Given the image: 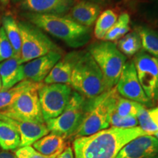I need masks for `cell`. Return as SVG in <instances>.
Masks as SVG:
<instances>
[{
    "instance_id": "cell-4",
    "label": "cell",
    "mask_w": 158,
    "mask_h": 158,
    "mask_svg": "<svg viewBox=\"0 0 158 158\" xmlns=\"http://www.w3.org/2000/svg\"><path fill=\"white\" fill-rule=\"evenodd\" d=\"M72 89L86 99H92L108 91L104 76L87 51H81L73 70Z\"/></svg>"
},
{
    "instance_id": "cell-5",
    "label": "cell",
    "mask_w": 158,
    "mask_h": 158,
    "mask_svg": "<svg viewBox=\"0 0 158 158\" xmlns=\"http://www.w3.org/2000/svg\"><path fill=\"white\" fill-rule=\"evenodd\" d=\"M87 51L100 68L108 90L115 87L127 62L115 43L99 40L89 45Z\"/></svg>"
},
{
    "instance_id": "cell-25",
    "label": "cell",
    "mask_w": 158,
    "mask_h": 158,
    "mask_svg": "<svg viewBox=\"0 0 158 158\" xmlns=\"http://www.w3.org/2000/svg\"><path fill=\"white\" fill-rule=\"evenodd\" d=\"M115 43L118 50L125 56H135L142 49L141 38L135 30L128 32Z\"/></svg>"
},
{
    "instance_id": "cell-6",
    "label": "cell",
    "mask_w": 158,
    "mask_h": 158,
    "mask_svg": "<svg viewBox=\"0 0 158 158\" xmlns=\"http://www.w3.org/2000/svg\"><path fill=\"white\" fill-rule=\"evenodd\" d=\"M18 24L21 37L20 58L23 64L52 51L62 52V49L35 25L26 20L18 21Z\"/></svg>"
},
{
    "instance_id": "cell-10",
    "label": "cell",
    "mask_w": 158,
    "mask_h": 158,
    "mask_svg": "<svg viewBox=\"0 0 158 158\" xmlns=\"http://www.w3.org/2000/svg\"><path fill=\"white\" fill-rule=\"evenodd\" d=\"M133 61L144 92L155 104L158 100V58L141 50L134 56Z\"/></svg>"
},
{
    "instance_id": "cell-38",
    "label": "cell",
    "mask_w": 158,
    "mask_h": 158,
    "mask_svg": "<svg viewBox=\"0 0 158 158\" xmlns=\"http://www.w3.org/2000/svg\"><path fill=\"white\" fill-rule=\"evenodd\" d=\"M21 0H10V2H12L13 4H19Z\"/></svg>"
},
{
    "instance_id": "cell-21",
    "label": "cell",
    "mask_w": 158,
    "mask_h": 158,
    "mask_svg": "<svg viewBox=\"0 0 158 158\" xmlns=\"http://www.w3.org/2000/svg\"><path fill=\"white\" fill-rule=\"evenodd\" d=\"M134 30L139 35L143 51L158 58V31L144 25L135 26Z\"/></svg>"
},
{
    "instance_id": "cell-19",
    "label": "cell",
    "mask_w": 158,
    "mask_h": 158,
    "mask_svg": "<svg viewBox=\"0 0 158 158\" xmlns=\"http://www.w3.org/2000/svg\"><path fill=\"white\" fill-rule=\"evenodd\" d=\"M33 148L45 156L59 155L65 149L64 139L60 135L51 133L32 144Z\"/></svg>"
},
{
    "instance_id": "cell-2",
    "label": "cell",
    "mask_w": 158,
    "mask_h": 158,
    "mask_svg": "<svg viewBox=\"0 0 158 158\" xmlns=\"http://www.w3.org/2000/svg\"><path fill=\"white\" fill-rule=\"evenodd\" d=\"M21 15L26 21L73 48H81L88 44L92 37V28L79 24L67 15H45L27 12H23Z\"/></svg>"
},
{
    "instance_id": "cell-33",
    "label": "cell",
    "mask_w": 158,
    "mask_h": 158,
    "mask_svg": "<svg viewBox=\"0 0 158 158\" xmlns=\"http://www.w3.org/2000/svg\"><path fill=\"white\" fill-rule=\"evenodd\" d=\"M56 158H75L73 150L72 147H68L63 150Z\"/></svg>"
},
{
    "instance_id": "cell-9",
    "label": "cell",
    "mask_w": 158,
    "mask_h": 158,
    "mask_svg": "<svg viewBox=\"0 0 158 158\" xmlns=\"http://www.w3.org/2000/svg\"><path fill=\"white\" fill-rule=\"evenodd\" d=\"M73 89L68 84L41 85L38 89V96L45 122L62 113L70 101Z\"/></svg>"
},
{
    "instance_id": "cell-39",
    "label": "cell",
    "mask_w": 158,
    "mask_h": 158,
    "mask_svg": "<svg viewBox=\"0 0 158 158\" xmlns=\"http://www.w3.org/2000/svg\"><path fill=\"white\" fill-rule=\"evenodd\" d=\"M2 83L1 76H0V92H1V91H2Z\"/></svg>"
},
{
    "instance_id": "cell-1",
    "label": "cell",
    "mask_w": 158,
    "mask_h": 158,
    "mask_svg": "<svg viewBox=\"0 0 158 158\" xmlns=\"http://www.w3.org/2000/svg\"><path fill=\"white\" fill-rule=\"evenodd\" d=\"M147 135L140 127L129 129L110 127L73 140L75 158H116L126 144Z\"/></svg>"
},
{
    "instance_id": "cell-27",
    "label": "cell",
    "mask_w": 158,
    "mask_h": 158,
    "mask_svg": "<svg viewBox=\"0 0 158 158\" xmlns=\"http://www.w3.org/2000/svg\"><path fill=\"white\" fill-rule=\"evenodd\" d=\"M143 105L128 99L119 97L116 103L115 111L118 115L122 117L127 116H136L138 110Z\"/></svg>"
},
{
    "instance_id": "cell-24",
    "label": "cell",
    "mask_w": 158,
    "mask_h": 158,
    "mask_svg": "<svg viewBox=\"0 0 158 158\" xmlns=\"http://www.w3.org/2000/svg\"><path fill=\"white\" fill-rule=\"evenodd\" d=\"M35 84L29 80H23L9 89L0 92V111L6 109L19 98V97Z\"/></svg>"
},
{
    "instance_id": "cell-16",
    "label": "cell",
    "mask_w": 158,
    "mask_h": 158,
    "mask_svg": "<svg viewBox=\"0 0 158 158\" xmlns=\"http://www.w3.org/2000/svg\"><path fill=\"white\" fill-rule=\"evenodd\" d=\"M81 54V51H74L62 56L45 78L44 84H63L70 86L73 70Z\"/></svg>"
},
{
    "instance_id": "cell-36",
    "label": "cell",
    "mask_w": 158,
    "mask_h": 158,
    "mask_svg": "<svg viewBox=\"0 0 158 158\" xmlns=\"http://www.w3.org/2000/svg\"><path fill=\"white\" fill-rule=\"evenodd\" d=\"M0 158H17L15 154L8 151L0 152Z\"/></svg>"
},
{
    "instance_id": "cell-17",
    "label": "cell",
    "mask_w": 158,
    "mask_h": 158,
    "mask_svg": "<svg viewBox=\"0 0 158 158\" xmlns=\"http://www.w3.org/2000/svg\"><path fill=\"white\" fill-rule=\"evenodd\" d=\"M102 6L86 1L76 0L67 16L79 24L92 28L102 13Z\"/></svg>"
},
{
    "instance_id": "cell-22",
    "label": "cell",
    "mask_w": 158,
    "mask_h": 158,
    "mask_svg": "<svg viewBox=\"0 0 158 158\" xmlns=\"http://www.w3.org/2000/svg\"><path fill=\"white\" fill-rule=\"evenodd\" d=\"M21 138L14 127L0 120V147L4 151L15 150L20 147Z\"/></svg>"
},
{
    "instance_id": "cell-40",
    "label": "cell",
    "mask_w": 158,
    "mask_h": 158,
    "mask_svg": "<svg viewBox=\"0 0 158 158\" xmlns=\"http://www.w3.org/2000/svg\"><path fill=\"white\" fill-rule=\"evenodd\" d=\"M122 1H123L124 2H125V3H129V2H131L133 0H122Z\"/></svg>"
},
{
    "instance_id": "cell-29",
    "label": "cell",
    "mask_w": 158,
    "mask_h": 158,
    "mask_svg": "<svg viewBox=\"0 0 158 158\" xmlns=\"http://www.w3.org/2000/svg\"><path fill=\"white\" fill-rule=\"evenodd\" d=\"M110 126L121 129H129L138 127V122L136 116H127L122 117L114 111L110 117Z\"/></svg>"
},
{
    "instance_id": "cell-30",
    "label": "cell",
    "mask_w": 158,
    "mask_h": 158,
    "mask_svg": "<svg viewBox=\"0 0 158 158\" xmlns=\"http://www.w3.org/2000/svg\"><path fill=\"white\" fill-rule=\"evenodd\" d=\"M15 56L14 49L7 38L3 27H0V62Z\"/></svg>"
},
{
    "instance_id": "cell-12",
    "label": "cell",
    "mask_w": 158,
    "mask_h": 158,
    "mask_svg": "<svg viewBox=\"0 0 158 158\" xmlns=\"http://www.w3.org/2000/svg\"><path fill=\"white\" fill-rule=\"evenodd\" d=\"M62 57V52L52 51L23 64V74L26 80L43 83L54 65Z\"/></svg>"
},
{
    "instance_id": "cell-41",
    "label": "cell",
    "mask_w": 158,
    "mask_h": 158,
    "mask_svg": "<svg viewBox=\"0 0 158 158\" xmlns=\"http://www.w3.org/2000/svg\"><path fill=\"white\" fill-rule=\"evenodd\" d=\"M154 136H155V137H156L158 139V131L156 132V133L154 134Z\"/></svg>"
},
{
    "instance_id": "cell-26",
    "label": "cell",
    "mask_w": 158,
    "mask_h": 158,
    "mask_svg": "<svg viewBox=\"0 0 158 158\" xmlns=\"http://www.w3.org/2000/svg\"><path fill=\"white\" fill-rule=\"evenodd\" d=\"M130 18L127 12H123L118 16L116 22L105 36L103 40L116 43L130 31Z\"/></svg>"
},
{
    "instance_id": "cell-20",
    "label": "cell",
    "mask_w": 158,
    "mask_h": 158,
    "mask_svg": "<svg viewBox=\"0 0 158 158\" xmlns=\"http://www.w3.org/2000/svg\"><path fill=\"white\" fill-rule=\"evenodd\" d=\"M1 23L14 49L15 56L21 57V37L18 21L11 13H5L1 18Z\"/></svg>"
},
{
    "instance_id": "cell-7",
    "label": "cell",
    "mask_w": 158,
    "mask_h": 158,
    "mask_svg": "<svg viewBox=\"0 0 158 158\" xmlns=\"http://www.w3.org/2000/svg\"><path fill=\"white\" fill-rule=\"evenodd\" d=\"M86 100L76 91L73 92L70 101L62 113L56 118L45 121L49 132L60 135L64 140L72 138L83 121Z\"/></svg>"
},
{
    "instance_id": "cell-37",
    "label": "cell",
    "mask_w": 158,
    "mask_h": 158,
    "mask_svg": "<svg viewBox=\"0 0 158 158\" xmlns=\"http://www.w3.org/2000/svg\"><path fill=\"white\" fill-rule=\"evenodd\" d=\"M10 0H0V4H1L2 6L3 7H7L10 5Z\"/></svg>"
},
{
    "instance_id": "cell-23",
    "label": "cell",
    "mask_w": 158,
    "mask_h": 158,
    "mask_svg": "<svg viewBox=\"0 0 158 158\" xmlns=\"http://www.w3.org/2000/svg\"><path fill=\"white\" fill-rule=\"evenodd\" d=\"M118 19V15L114 10L106 9L102 12L97 19L94 29V37L99 40H103L105 36L109 31Z\"/></svg>"
},
{
    "instance_id": "cell-13",
    "label": "cell",
    "mask_w": 158,
    "mask_h": 158,
    "mask_svg": "<svg viewBox=\"0 0 158 158\" xmlns=\"http://www.w3.org/2000/svg\"><path fill=\"white\" fill-rule=\"evenodd\" d=\"M116 158H158V139L152 135L136 138L126 144Z\"/></svg>"
},
{
    "instance_id": "cell-34",
    "label": "cell",
    "mask_w": 158,
    "mask_h": 158,
    "mask_svg": "<svg viewBox=\"0 0 158 158\" xmlns=\"http://www.w3.org/2000/svg\"><path fill=\"white\" fill-rule=\"evenodd\" d=\"M149 113L150 114V116H151L152 118V120L155 122V124H157L158 127V107L149 109Z\"/></svg>"
},
{
    "instance_id": "cell-15",
    "label": "cell",
    "mask_w": 158,
    "mask_h": 158,
    "mask_svg": "<svg viewBox=\"0 0 158 158\" xmlns=\"http://www.w3.org/2000/svg\"><path fill=\"white\" fill-rule=\"evenodd\" d=\"M0 120L10 124L17 130L21 138L20 148L32 145L35 142L49 133L45 123L19 121L7 117L1 114Z\"/></svg>"
},
{
    "instance_id": "cell-14",
    "label": "cell",
    "mask_w": 158,
    "mask_h": 158,
    "mask_svg": "<svg viewBox=\"0 0 158 158\" xmlns=\"http://www.w3.org/2000/svg\"><path fill=\"white\" fill-rule=\"evenodd\" d=\"M76 0H21L19 3L21 10L38 14L66 15Z\"/></svg>"
},
{
    "instance_id": "cell-11",
    "label": "cell",
    "mask_w": 158,
    "mask_h": 158,
    "mask_svg": "<svg viewBox=\"0 0 158 158\" xmlns=\"http://www.w3.org/2000/svg\"><path fill=\"white\" fill-rule=\"evenodd\" d=\"M116 89L122 98L137 102L145 107H151L154 105L140 84L133 60L126 62L116 85Z\"/></svg>"
},
{
    "instance_id": "cell-35",
    "label": "cell",
    "mask_w": 158,
    "mask_h": 158,
    "mask_svg": "<svg viewBox=\"0 0 158 158\" xmlns=\"http://www.w3.org/2000/svg\"><path fill=\"white\" fill-rule=\"evenodd\" d=\"M86 1L98 4L102 7H107V6L110 5L112 4V0H86Z\"/></svg>"
},
{
    "instance_id": "cell-18",
    "label": "cell",
    "mask_w": 158,
    "mask_h": 158,
    "mask_svg": "<svg viewBox=\"0 0 158 158\" xmlns=\"http://www.w3.org/2000/svg\"><path fill=\"white\" fill-rule=\"evenodd\" d=\"M0 76L2 83L1 92L9 89L25 80L23 64L21 58L13 56L0 62Z\"/></svg>"
},
{
    "instance_id": "cell-3",
    "label": "cell",
    "mask_w": 158,
    "mask_h": 158,
    "mask_svg": "<svg viewBox=\"0 0 158 158\" xmlns=\"http://www.w3.org/2000/svg\"><path fill=\"white\" fill-rule=\"evenodd\" d=\"M119 97L115 86L97 98L87 99L83 121L71 138L90 135L109 127Z\"/></svg>"
},
{
    "instance_id": "cell-28",
    "label": "cell",
    "mask_w": 158,
    "mask_h": 158,
    "mask_svg": "<svg viewBox=\"0 0 158 158\" xmlns=\"http://www.w3.org/2000/svg\"><path fill=\"white\" fill-rule=\"evenodd\" d=\"M136 118L138 119V127H140L147 135H154L158 131V127L153 121L149 113V110L142 106L138 110Z\"/></svg>"
},
{
    "instance_id": "cell-31",
    "label": "cell",
    "mask_w": 158,
    "mask_h": 158,
    "mask_svg": "<svg viewBox=\"0 0 158 158\" xmlns=\"http://www.w3.org/2000/svg\"><path fill=\"white\" fill-rule=\"evenodd\" d=\"M15 155L17 158H56L59 155L45 156L36 151L31 146L21 147L15 150Z\"/></svg>"
},
{
    "instance_id": "cell-8",
    "label": "cell",
    "mask_w": 158,
    "mask_h": 158,
    "mask_svg": "<svg viewBox=\"0 0 158 158\" xmlns=\"http://www.w3.org/2000/svg\"><path fill=\"white\" fill-rule=\"evenodd\" d=\"M43 83H35L23 92L11 106L0 114L19 121L45 123L40 104L38 89Z\"/></svg>"
},
{
    "instance_id": "cell-32",
    "label": "cell",
    "mask_w": 158,
    "mask_h": 158,
    "mask_svg": "<svg viewBox=\"0 0 158 158\" xmlns=\"http://www.w3.org/2000/svg\"><path fill=\"white\" fill-rule=\"evenodd\" d=\"M145 5V13L147 19L158 27V0H150Z\"/></svg>"
},
{
    "instance_id": "cell-42",
    "label": "cell",
    "mask_w": 158,
    "mask_h": 158,
    "mask_svg": "<svg viewBox=\"0 0 158 158\" xmlns=\"http://www.w3.org/2000/svg\"><path fill=\"white\" fill-rule=\"evenodd\" d=\"M0 27H1V21H0Z\"/></svg>"
}]
</instances>
